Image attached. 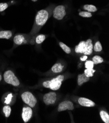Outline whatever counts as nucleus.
Returning a JSON list of instances; mask_svg holds the SVG:
<instances>
[{
    "instance_id": "f257e3e1",
    "label": "nucleus",
    "mask_w": 109,
    "mask_h": 123,
    "mask_svg": "<svg viewBox=\"0 0 109 123\" xmlns=\"http://www.w3.org/2000/svg\"><path fill=\"white\" fill-rule=\"evenodd\" d=\"M54 7V5H50L46 8L39 10L36 14L33 27L29 33L34 44H35V36L37 35L48 19L52 15V12Z\"/></svg>"
},
{
    "instance_id": "f03ea898",
    "label": "nucleus",
    "mask_w": 109,
    "mask_h": 123,
    "mask_svg": "<svg viewBox=\"0 0 109 123\" xmlns=\"http://www.w3.org/2000/svg\"><path fill=\"white\" fill-rule=\"evenodd\" d=\"M71 77L69 72L63 73L58 76L47 77L40 80L36 88H45L53 91H57L61 87L62 83Z\"/></svg>"
},
{
    "instance_id": "7ed1b4c3",
    "label": "nucleus",
    "mask_w": 109,
    "mask_h": 123,
    "mask_svg": "<svg viewBox=\"0 0 109 123\" xmlns=\"http://www.w3.org/2000/svg\"><path fill=\"white\" fill-rule=\"evenodd\" d=\"M67 63L62 60H59L47 72L44 73V76L51 77L58 76L63 73L67 67Z\"/></svg>"
},
{
    "instance_id": "20e7f679",
    "label": "nucleus",
    "mask_w": 109,
    "mask_h": 123,
    "mask_svg": "<svg viewBox=\"0 0 109 123\" xmlns=\"http://www.w3.org/2000/svg\"><path fill=\"white\" fill-rule=\"evenodd\" d=\"M93 43L91 39L80 42L75 47V52L78 54L89 55L93 52Z\"/></svg>"
},
{
    "instance_id": "39448f33",
    "label": "nucleus",
    "mask_w": 109,
    "mask_h": 123,
    "mask_svg": "<svg viewBox=\"0 0 109 123\" xmlns=\"http://www.w3.org/2000/svg\"><path fill=\"white\" fill-rule=\"evenodd\" d=\"M23 102L32 109H35L37 105V100L35 96L30 91H23L21 94Z\"/></svg>"
},
{
    "instance_id": "423d86ee",
    "label": "nucleus",
    "mask_w": 109,
    "mask_h": 123,
    "mask_svg": "<svg viewBox=\"0 0 109 123\" xmlns=\"http://www.w3.org/2000/svg\"><path fill=\"white\" fill-rule=\"evenodd\" d=\"M13 42L14 45L16 46L25 44H34L32 38L29 34H16L13 38Z\"/></svg>"
},
{
    "instance_id": "0eeeda50",
    "label": "nucleus",
    "mask_w": 109,
    "mask_h": 123,
    "mask_svg": "<svg viewBox=\"0 0 109 123\" xmlns=\"http://www.w3.org/2000/svg\"><path fill=\"white\" fill-rule=\"evenodd\" d=\"M4 78L5 81L10 85L14 87H19L21 83L18 78L16 76L14 73L11 70H8L6 71L4 74Z\"/></svg>"
},
{
    "instance_id": "6e6552de",
    "label": "nucleus",
    "mask_w": 109,
    "mask_h": 123,
    "mask_svg": "<svg viewBox=\"0 0 109 123\" xmlns=\"http://www.w3.org/2000/svg\"><path fill=\"white\" fill-rule=\"evenodd\" d=\"M59 99V96L55 92H50L45 94L43 97L44 103L46 105H55Z\"/></svg>"
},
{
    "instance_id": "1a4fd4ad",
    "label": "nucleus",
    "mask_w": 109,
    "mask_h": 123,
    "mask_svg": "<svg viewBox=\"0 0 109 123\" xmlns=\"http://www.w3.org/2000/svg\"><path fill=\"white\" fill-rule=\"evenodd\" d=\"M67 14L66 8L64 5H59L54 7L52 12V16L58 20H62Z\"/></svg>"
},
{
    "instance_id": "9d476101",
    "label": "nucleus",
    "mask_w": 109,
    "mask_h": 123,
    "mask_svg": "<svg viewBox=\"0 0 109 123\" xmlns=\"http://www.w3.org/2000/svg\"><path fill=\"white\" fill-rule=\"evenodd\" d=\"M75 108L74 104L72 101L66 100L60 103L57 107L58 112L65 111L66 110H73Z\"/></svg>"
},
{
    "instance_id": "9b49d317",
    "label": "nucleus",
    "mask_w": 109,
    "mask_h": 123,
    "mask_svg": "<svg viewBox=\"0 0 109 123\" xmlns=\"http://www.w3.org/2000/svg\"><path fill=\"white\" fill-rule=\"evenodd\" d=\"M33 116V109L27 105H24L22 109V118L24 123H28Z\"/></svg>"
},
{
    "instance_id": "f8f14e48",
    "label": "nucleus",
    "mask_w": 109,
    "mask_h": 123,
    "mask_svg": "<svg viewBox=\"0 0 109 123\" xmlns=\"http://www.w3.org/2000/svg\"><path fill=\"white\" fill-rule=\"evenodd\" d=\"M75 102L82 106L92 107L95 106V103L92 100L85 97H75Z\"/></svg>"
},
{
    "instance_id": "ddd939ff",
    "label": "nucleus",
    "mask_w": 109,
    "mask_h": 123,
    "mask_svg": "<svg viewBox=\"0 0 109 123\" xmlns=\"http://www.w3.org/2000/svg\"><path fill=\"white\" fill-rule=\"evenodd\" d=\"M90 80V78L87 77L84 73L79 74L77 76V84L79 86H81L84 83L88 82Z\"/></svg>"
},
{
    "instance_id": "4468645a",
    "label": "nucleus",
    "mask_w": 109,
    "mask_h": 123,
    "mask_svg": "<svg viewBox=\"0 0 109 123\" xmlns=\"http://www.w3.org/2000/svg\"><path fill=\"white\" fill-rule=\"evenodd\" d=\"M12 36V31H0V39H9Z\"/></svg>"
},
{
    "instance_id": "2eb2a0df",
    "label": "nucleus",
    "mask_w": 109,
    "mask_h": 123,
    "mask_svg": "<svg viewBox=\"0 0 109 123\" xmlns=\"http://www.w3.org/2000/svg\"><path fill=\"white\" fill-rule=\"evenodd\" d=\"M99 115L101 120L105 123H109V114L104 110H101L100 111Z\"/></svg>"
},
{
    "instance_id": "dca6fc26",
    "label": "nucleus",
    "mask_w": 109,
    "mask_h": 123,
    "mask_svg": "<svg viewBox=\"0 0 109 123\" xmlns=\"http://www.w3.org/2000/svg\"><path fill=\"white\" fill-rule=\"evenodd\" d=\"M13 99L14 94L11 93H8L7 95H6L4 98V104H5L6 105L12 104V103L13 102Z\"/></svg>"
},
{
    "instance_id": "f3484780",
    "label": "nucleus",
    "mask_w": 109,
    "mask_h": 123,
    "mask_svg": "<svg viewBox=\"0 0 109 123\" xmlns=\"http://www.w3.org/2000/svg\"><path fill=\"white\" fill-rule=\"evenodd\" d=\"M46 38V35L45 34H38L35 36V43L37 44H41Z\"/></svg>"
},
{
    "instance_id": "a211bd4d",
    "label": "nucleus",
    "mask_w": 109,
    "mask_h": 123,
    "mask_svg": "<svg viewBox=\"0 0 109 123\" xmlns=\"http://www.w3.org/2000/svg\"><path fill=\"white\" fill-rule=\"evenodd\" d=\"M83 9L90 12H95L98 11L97 7L92 5H85L83 6Z\"/></svg>"
},
{
    "instance_id": "6ab92c4d",
    "label": "nucleus",
    "mask_w": 109,
    "mask_h": 123,
    "mask_svg": "<svg viewBox=\"0 0 109 123\" xmlns=\"http://www.w3.org/2000/svg\"><path fill=\"white\" fill-rule=\"evenodd\" d=\"M92 61H93L94 64H98L103 63L104 60L103 58L101 56L98 55H96L92 57Z\"/></svg>"
},
{
    "instance_id": "aec40b11",
    "label": "nucleus",
    "mask_w": 109,
    "mask_h": 123,
    "mask_svg": "<svg viewBox=\"0 0 109 123\" xmlns=\"http://www.w3.org/2000/svg\"><path fill=\"white\" fill-rule=\"evenodd\" d=\"M3 112L6 118H8L11 113V108L9 105H6L3 108Z\"/></svg>"
},
{
    "instance_id": "412c9836",
    "label": "nucleus",
    "mask_w": 109,
    "mask_h": 123,
    "mask_svg": "<svg viewBox=\"0 0 109 123\" xmlns=\"http://www.w3.org/2000/svg\"><path fill=\"white\" fill-rule=\"evenodd\" d=\"M59 45L60 47L61 48L62 50L67 54H70L71 52V49L67 45H66L65 43L62 42H60L59 43Z\"/></svg>"
},
{
    "instance_id": "4be33fe9",
    "label": "nucleus",
    "mask_w": 109,
    "mask_h": 123,
    "mask_svg": "<svg viewBox=\"0 0 109 123\" xmlns=\"http://www.w3.org/2000/svg\"><path fill=\"white\" fill-rule=\"evenodd\" d=\"M102 50L103 48L101 43L99 41H97L93 47V51L95 52H100Z\"/></svg>"
},
{
    "instance_id": "5701e85b",
    "label": "nucleus",
    "mask_w": 109,
    "mask_h": 123,
    "mask_svg": "<svg viewBox=\"0 0 109 123\" xmlns=\"http://www.w3.org/2000/svg\"><path fill=\"white\" fill-rule=\"evenodd\" d=\"M95 70L93 69H86L84 70V74L88 78H92L93 76L94 73L95 72Z\"/></svg>"
},
{
    "instance_id": "b1692460",
    "label": "nucleus",
    "mask_w": 109,
    "mask_h": 123,
    "mask_svg": "<svg viewBox=\"0 0 109 123\" xmlns=\"http://www.w3.org/2000/svg\"><path fill=\"white\" fill-rule=\"evenodd\" d=\"M79 15L84 18H91L92 15L91 12L88 11H81L79 13Z\"/></svg>"
},
{
    "instance_id": "393cba45",
    "label": "nucleus",
    "mask_w": 109,
    "mask_h": 123,
    "mask_svg": "<svg viewBox=\"0 0 109 123\" xmlns=\"http://www.w3.org/2000/svg\"><path fill=\"white\" fill-rule=\"evenodd\" d=\"M94 63L92 60H86L85 63V66L86 69H93L94 67Z\"/></svg>"
},
{
    "instance_id": "a878e982",
    "label": "nucleus",
    "mask_w": 109,
    "mask_h": 123,
    "mask_svg": "<svg viewBox=\"0 0 109 123\" xmlns=\"http://www.w3.org/2000/svg\"><path fill=\"white\" fill-rule=\"evenodd\" d=\"M8 7V4L6 3H0V12L4 11Z\"/></svg>"
},
{
    "instance_id": "bb28decb",
    "label": "nucleus",
    "mask_w": 109,
    "mask_h": 123,
    "mask_svg": "<svg viewBox=\"0 0 109 123\" xmlns=\"http://www.w3.org/2000/svg\"><path fill=\"white\" fill-rule=\"evenodd\" d=\"M88 59V55H84L80 57V59L81 61H85Z\"/></svg>"
},
{
    "instance_id": "cd10ccee",
    "label": "nucleus",
    "mask_w": 109,
    "mask_h": 123,
    "mask_svg": "<svg viewBox=\"0 0 109 123\" xmlns=\"http://www.w3.org/2000/svg\"><path fill=\"white\" fill-rule=\"evenodd\" d=\"M2 80V75L1 74H0V81H1Z\"/></svg>"
},
{
    "instance_id": "c85d7f7f",
    "label": "nucleus",
    "mask_w": 109,
    "mask_h": 123,
    "mask_svg": "<svg viewBox=\"0 0 109 123\" xmlns=\"http://www.w3.org/2000/svg\"><path fill=\"white\" fill-rule=\"evenodd\" d=\"M31 1H32V2H37L38 0H31Z\"/></svg>"
}]
</instances>
